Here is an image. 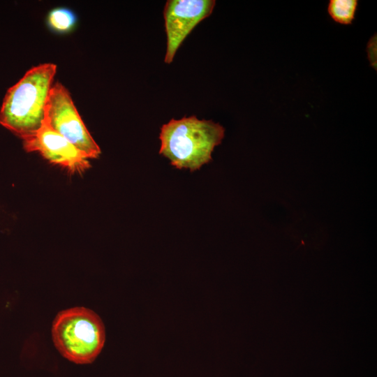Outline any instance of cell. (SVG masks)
<instances>
[{
    "instance_id": "ba28073f",
    "label": "cell",
    "mask_w": 377,
    "mask_h": 377,
    "mask_svg": "<svg viewBox=\"0 0 377 377\" xmlns=\"http://www.w3.org/2000/svg\"><path fill=\"white\" fill-rule=\"evenodd\" d=\"M357 0H330L327 12L332 19L341 24H351L357 8Z\"/></svg>"
},
{
    "instance_id": "9c48e42d",
    "label": "cell",
    "mask_w": 377,
    "mask_h": 377,
    "mask_svg": "<svg viewBox=\"0 0 377 377\" xmlns=\"http://www.w3.org/2000/svg\"><path fill=\"white\" fill-rule=\"evenodd\" d=\"M376 35L373 36L367 43V51L368 54V59L371 66L376 70V47H377Z\"/></svg>"
},
{
    "instance_id": "7a4b0ae2",
    "label": "cell",
    "mask_w": 377,
    "mask_h": 377,
    "mask_svg": "<svg viewBox=\"0 0 377 377\" xmlns=\"http://www.w3.org/2000/svg\"><path fill=\"white\" fill-rule=\"evenodd\" d=\"M224 133V128L212 120L195 116L172 119L161 128L159 153L175 168L195 171L212 160Z\"/></svg>"
},
{
    "instance_id": "8992f818",
    "label": "cell",
    "mask_w": 377,
    "mask_h": 377,
    "mask_svg": "<svg viewBox=\"0 0 377 377\" xmlns=\"http://www.w3.org/2000/svg\"><path fill=\"white\" fill-rule=\"evenodd\" d=\"M23 147L27 152H38L71 173H82L91 166L84 153L45 122L36 133L23 140Z\"/></svg>"
},
{
    "instance_id": "277c9868",
    "label": "cell",
    "mask_w": 377,
    "mask_h": 377,
    "mask_svg": "<svg viewBox=\"0 0 377 377\" xmlns=\"http://www.w3.org/2000/svg\"><path fill=\"white\" fill-rule=\"evenodd\" d=\"M45 123L63 136L88 158H97L101 151L84 125L68 90L54 83L45 106Z\"/></svg>"
},
{
    "instance_id": "52a82bcc",
    "label": "cell",
    "mask_w": 377,
    "mask_h": 377,
    "mask_svg": "<svg viewBox=\"0 0 377 377\" xmlns=\"http://www.w3.org/2000/svg\"><path fill=\"white\" fill-rule=\"evenodd\" d=\"M47 26L57 34L71 31L77 23L76 15L69 8L58 7L51 10L47 16Z\"/></svg>"
},
{
    "instance_id": "6da1fadb",
    "label": "cell",
    "mask_w": 377,
    "mask_h": 377,
    "mask_svg": "<svg viewBox=\"0 0 377 377\" xmlns=\"http://www.w3.org/2000/svg\"><path fill=\"white\" fill-rule=\"evenodd\" d=\"M57 65L45 63L28 70L6 92L0 124L22 140L36 133L45 122V106Z\"/></svg>"
},
{
    "instance_id": "5b68a950",
    "label": "cell",
    "mask_w": 377,
    "mask_h": 377,
    "mask_svg": "<svg viewBox=\"0 0 377 377\" xmlns=\"http://www.w3.org/2000/svg\"><path fill=\"white\" fill-rule=\"evenodd\" d=\"M214 0H168L163 10L166 34L164 61L172 62L179 46L202 20L211 15Z\"/></svg>"
},
{
    "instance_id": "3957f363",
    "label": "cell",
    "mask_w": 377,
    "mask_h": 377,
    "mask_svg": "<svg viewBox=\"0 0 377 377\" xmlns=\"http://www.w3.org/2000/svg\"><path fill=\"white\" fill-rule=\"evenodd\" d=\"M55 347L61 355L76 364H89L101 353L105 330L101 318L82 306L59 312L52 327Z\"/></svg>"
}]
</instances>
